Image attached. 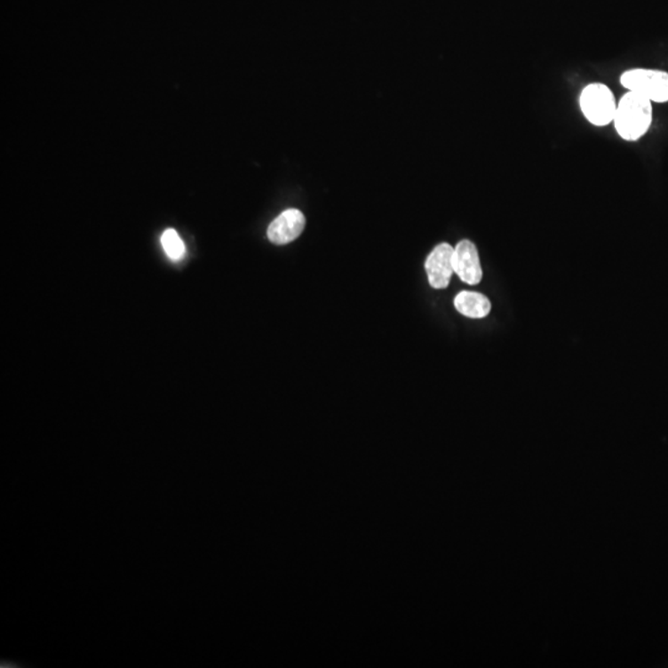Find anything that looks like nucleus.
<instances>
[{"label": "nucleus", "instance_id": "obj_8", "mask_svg": "<svg viewBox=\"0 0 668 668\" xmlns=\"http://www.w3.org/2000/svg\"><path fill=\"white\" fill-rule=\"evenodd\" d=\"M162 244L167 257L173 261L181 260L185 257L186 247L179 233L175 229H166L162 235Z\"/></svg>", "mask_w": 668, "mask_h": 668}, {"label": "nucleus", "instance_id": "obj_4", "mask_svg": "<svg viewBox=\"0 0 668 668\" xmlns=\"http://www.w3.org/2000/svg\"><path fill=\"white\" fill-rule=\"evenodd\" d=\"M453 254H455V249L447 243H442L428 255L425 267L427 271L428 282L433 289L449 288L450 277L455 274Z\"/></svg>", "mask_w": 668, "mask_h": 668}, {"label": "nucleus", "instance_id": "obj_6", "mask_svg": "<svg viewBox=\"0 0 668 668\" xmlns=\"http://www.w3.org/2000/svg\"><path fill=\"white\" fill-rule=\"evenodd\" d=\"M453 266L455 274L463 282L468 285H478L483 277L481 260L477 247L469 241H462L457 244L453 254Z\"/></svg>", "mask_w": 668, "mask_h": 668}, {"label": "nucleus", "instance_id": "obj_2", "mask_svg": "<svg viewBox=\"0 0 668 668\" xmlns=\"http://www.w3.org/2000/svg\"><path fill=\"white\" fill-rule=\"evenodd\" d=\"M579 106L583 115L595 127H607L616 118L617 102L609 87L591 84L582 91Z\"/></svg>", "mask_w": 668, "mask_h": 668}, {"label": "nucleus", "instance_id": "obj_3", "mask_svg": "<svg viewBox=\"0 0 668 668\" xmlns=\"http://www.w3.org/2000/svg\"><path fill=\"white\" fill-rule=\"evenodd\" d=\"M626 90L645 97L652 103L668 102V72L655 68H632L620 76Z\"/></svg>", "mask_w": 668, "mask_h": 668}, {"label": "nucleus", "instance_id": "obj_1", "mask_svg": "<svg viewBox=\"0 0 668 668\" xmlns=\"http://www.w3.org/2000/svg\"><path fill=\"white\" fill-rule=\"evenodd\" d=\"M652 102L640 94H624L617 102L614 127L619 137L626 141H638L650 131L654 121Z\"/></svg>", "mask_w": 668, "mask_h": 668}, {"label": "nucleus", "instance_id": "obj_5", "mask_svg": "<svg viewBox=\"0 0 668 668\" xmlns=\"http://www.w3.org/2000/svg\"><path fill=\"white\" fill-rule=\"evenodd\" d=\"M306 219L301 211L286 210L270 223L267 238L276 245H285L294 242L304 232Z\"/></svg>", "mask_w": 668, "mask_h": 668}, {"label": "nucleus", "instance_id": "obj_7", "mask_svg": "<svg viewBox=\"0 0 668 668\" xmlns=\"http://www.w3.org/2000/svg\"><path fill=\"white\" fill-rule=\"evenodd\" d=\"M455 307L463 316L484 318L490 314V301L478 292L462 291L455 298Z\"/></svg>", "mask_w": 668, "mask_h": 668}]
</instances>
